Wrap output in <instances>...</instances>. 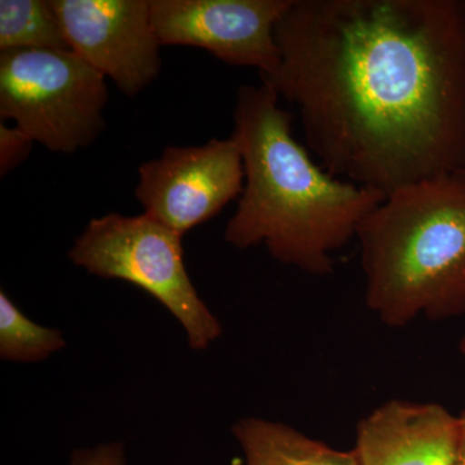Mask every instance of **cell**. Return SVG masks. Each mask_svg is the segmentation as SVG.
I'll list each match as a JSON object with an SVG mask.
<instances>
[{
	"instance_id": "obj_13",
	"label": "cell",
	"mask_w": 465,
	"mask_h": 465,
	"mask_svg": "<svg viewBox=\"0 0 465 465\" xmlns=\"http://www.w3.org/2000/svg\"><path fill=\"white\" fill-rule=\"evenodd\" d=\"M33 139L15 125L0 124V174L5 176L20 166L29 155Z\"/></svg>"
},
{
	"instance_id": "obj_12",
	"label": "cell",
	"mask_w": 465,
	"mask_h": 465,
	"mask_svg": "<svg viewBox=\"0 0 465 465\" xmlns=\"http://www.w3.org/2000/svg\"><path fill=\"white\" fill-rule=\"evenodd\" d=\"M61 331L34 323L0 292V357L14 362H39L65 347Z\"/></svg>"
},
{
	"instance_id": "obj_3",
	"label": "cell",
	"mask_w": 465,
	"mask_h": 465,
	"mask_svg": "<svg viewBox=\"0 0 465 465\" xmlns=\"http://www.w3.org/2000/svg\"><path fill=\"white\" fill-rule=\"evenodd\" d=\"M356 238L366 307L385 326L464 316L465 171L391 193Z\"/></svg>"
},
{
	"instance_id": "obj_14",
	"label": "cell",
	"mask_w": 465,
	"mask_h": 465,
	"mask_svg": "<svg viewBox=\"0 0 465 465\" xmlns=\"http://www.w3.org/2000/svg\"><path fill=\"white\" fill-rule=\"evenodd\" d=\"M69 465H125L122 443H104L94 449L78 450Z\"/></svg>"
},
{
	"instance_id": "obj_5",
	"label": "cell",
	"mask_w": 465,
	"mask_h": 465,
	"mask_svg": "<svg viewBox=\"0 0 465 465\" xmlns=\"http://www.w3.org/2000/svg\"><path fill=\"white\" fill-rule=\"evenodd\" d=\"M105 81L70 50L0 52V118L51 152L72 154L105 128Z\"/></svg>"
},
{
	"instance_id": "obj_6",
	"label": "cell",
	"mask_w": 465,
	"mask_h": 465,
	"mask_svg": "<svg viewBox=\"0 0 465 465\" xmlns=\"http://www.w3.org/2000/svg\"><path fill=\"white\" fill-rule=\"evenodd\" d=\"M243 161L232 137L201 146H168L139 168L137 201L143 213L183 235L241 197Z\"/></svg>"
},
{
	"instance_id": "obj_15",
	"label": "cell",
	"mask_w": 465,
	"mask_h": 465,
	"mask_svg": "<svg viewBox=\"0 0 465 465\" xmlns=\"http://www.w3.org/2000/svg\"><path fill=\"white\" fill-rule=\"evenodd\" d=\"M459 423H460V434H459L457 457L452 465H465V406L459 416Z\"/></svg>"
},
{
	"instance_id": "obj_2",
	"label": "cell",
	"mask_w": 465,
	"mask_h": 465,
	"mask_svg": "<svg viewBox=\"0 0 465 465\" xmlns=\"http://www.w3.org/2000/svg\"><path fill=\"white\" fill-rule=\"evenodd\" d=\"M271 88L242 85L231 136L240 146L244 185L224 238L237 249L264 244L272 258L312 275L333 273L332 253L387 195L345 182L292 136V114Z\"/></svg>"
},
{
	"instance_id": "obj_10",
	"label": "cell",
	"mask_w": 465,
	"mask_h": 465,
	"mask_svg": "<svg viewBox=\"0 0 465 465\" xmlns=\"http://www.w3.org/2000/svg\"><path fill=\"white\" fill-rule=\"evenodd\" d=\"M244 465H360L351 451L336 450L278 421L244 418L232 425Z\"/></svg>"
},
{
	"instance_id": "obj_8",
	"label": "cell",
	"mask_w": 465,
	"mask_h": 465,
	"mask_svg": "<svg viewBox=\"0 0 465 465\" xmlns=\"http://www.w3.org/2000/svg\"><path fill=\"white\" fill-rule=\"evenodd\" d=\"M67 48L125 96L145 90L162 69L150 0H52Z\"/></svg>"
},
{
	"instance_id": "obj_4",
	"label": "cell",
	"mask_w": 465,
	"mask_h": 465,
	"mask_svg": "<svg viewBox=\"0 0 465 465\" xmlns=\"http://www.w3.org/2000/svg\"><path fill=\"white\" fill-rule=\"evenodd\" d=\"M182 238L145 213H110L88 223L69 259L88 273L125 281L148 292L182 323L189 347L204 351L223 327L189 278Z\"/></svg>"
},
{
	"instance_id": "obj_11",
	"label": "cell",
	"mask_w": 465,
	"mask_h": 465,
	"mask_svg": "<svg viewBox=\"0 0 465 465\" xmlns=\"http://www.w3.org/2000/svg\"><path fill=\"white\" fill-rule=\"evenodd\" d=\"M69 50L52 0H0V52Z\"/></svg>"
},
{
	"instance_id": "obj_7",
	"label": "cell",
	"mask_w": 465,
	"mask_h": 465,
	"mask_svg": "<svg viewBox=\"0 0 465 465\" xmlns=\"http://www.w3.org/2000/svg\"><path fill=\"white\" fill-rule=\"evenodd\" d=\"M292 0H150L162 45H189L260 74L280 63L275 26Z\"/></svg>"
},
{
	"instance_id": "obj_9",
	"label": "cell",
	"mask_w": 465,
	"mask_h": 465,
	"mask_svg": "<svg viewBox=\"0 0 465 465\" xmlns=\"http://www.w3.org/2000/svg\"><path fill=\"white\" fill-rule=\"evenodd\" d=\"M460 423L440 403L391 400L357 424L360 465H452Z\"/></svg>"
},
{
	"instance_id": "obj_1",
	"label": "cell",
	"mask_w": 465,
	"mask_h": 465,
	"mask_svg": "<svg viewBox=\"0 0 465 465\" xmlns=\"http://www.w3.org/2000/svg\"><path fill=\"white\" fill-rule=\"evenodd\" d=\"M275 41L260 81L327 173L388 195L465 171V0H292Z\"/></svg>"
},
{
	"instance_id": "obj_16",
	"label": "cell",
	"mask_w": 465,
	"mask_h": 465,
	"mask_svg": "<svg viewBox=\"0 0 465 465\" xmlns=\"http://www.w3.org/2000/svg\"><path fill=\"white\" fill-rule=\"evenodd\" d=\"M459 351H460L461 356L465 358V335L461 338L460 342H459Z\"/></svg>"
}]
</instances>
